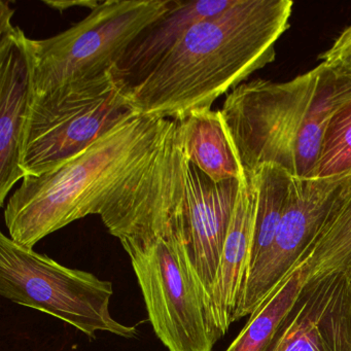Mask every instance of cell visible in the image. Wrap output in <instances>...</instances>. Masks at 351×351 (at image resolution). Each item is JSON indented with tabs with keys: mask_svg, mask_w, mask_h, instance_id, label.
Segmentation results:
<instances>
[{
	"mask_svg": "<svg viewBox=\"0 0 351 351\" xmlns=\"http://www.w3.org/2000/svg\"><path fill=\"white\" fill-rule=\"evenodd\" d=\"M291 0H237L189 28L171 52L126 95L136 114L182 120L275 60L289 28Z\"/></svg>",
	"mask_w": 351,
	"mask_h": 351,
	"instance_id": "1",
	"label": "cell"
},
{
	"mask_svg": "<svg viewBox=\"0 0 351 351\" xmlns=\"http://www.w3.org/2000/svg\"><path fill=\"white\" fill-rule=\"evenodd\" d=\"M350 99L351 82L320 63L283 83H242L219 112L244 173L268 164L311 178L326 125Z\"/></svg>",
	"mask_w": 351,
	"mask_h": 351,
	"instance_id": "2",
	"label": "cell"
},
{
	"mask_svg": "<svg viewBox=\"0 0 351 351\" xmlns=\"http://www.w3.org/2000/svg\"><path fill=\"white\" fill-rule=\"evenodd\" d=\"M170 119L135 112L71 161L40 176H26L5 210L9 236L34 248L47 236L88 215L151 157Z\"/></svg>",
	"mask_w": 351,
	"mask_h": 351,
	"instance_id": "3",
	"label": "cell"
},
{
	"mask_svg": "<svg viewBox=\"0 0 351 351\" xmlns=\"http://www.w3.org/2000/svg\"><path fill=\"white\" fill-rule=\"evenodd\" d=\"M172 0H106L69 29L45 40L27 38L34 95L84 83L112 71L143 29Z\"/></svg>",
	"mask_w": 351,
	"mask_h": 351,
	"instance_id": "4",
	"label": "cell"
},
{
	"mask_svg": "<svg viewBox=\"0 0 351 351\" xmlns=\"http://www.w3.org/2000/svg\"><path fill=\"white\" fill-rule=\"evenodd\" d=\"M0 295L75 326L94 339L97 332L138 336L135 326L110 314L114 287L93 273L69 268L0 234Z\"/></svg>",
	"mask_w": 351,
	"mask_h": 351,
	"instance_id": "5",
	"label": "cell"
},
{
	"mask_svg": "<svg viewBox=\"0 0 351 351\" xmlns=\"http://www.w3.org/2000/svg\"><path fill=\"white\" fill-rule=\"evenodd\" d=\"M134 114L110 71L45 95L32 93L22 147L24 173L53 171Z\"/></svg>",
	"mask_w": 351,
	"mask_h": 351,
	"instance_id": "6",
	"label": "cell"
},
{
	"mask_svg": "<svg viewBox=\"0 0 351 351\" xmlns=\"http://www.w3.org/2000/svg\"><path fill=\"white\" fill-rule=\"evenodd\" d=\"M149 319L169 351H211L221 338L210 299L178 234L124 247Z\"/></svg>",
	"mask_w": 351,
	"mask_h": 351,
	"instance_id": "7",
	"label": "cell"
},
{
	"mask_svg": "<svg viewBox=\"0 0 351 351\" xmlns=\"http://www.w3.org/2000/svg\"><path fill=\"white\" fill-rule=\"evenodd\" d=\"M350 176L320 180L293 176L287 210L272 245L248 272L236 320L252 315L297 266L319 231L337 191Z\"/></svg>",
	"mask_w": 351,
	"mask_h": 351,
	"instance_id": "8",
	"label": "cell"
},
{
	"mask_svg": "<svg viewBox=\"0 0 351 351\" xmlns=\"http://www.w3.org/2000/svg\"><path fill=\"white\" fill-rule=\"evenodd\" d=\"M264 351H351L349 273L308 276Z\"/></svg>",
	"mask_w": 351,
	"mask_h": 351,
	"instance_id": "9",
	"label": "cell"
},
{
	"mask_svg": "<svg viewBox=\"0 0 351 351\" xmlns=\"http://www.w3.org/2000/svg\"><path fill=\"white\" fill-rule=\"evenodd\" d=\"M15 11L0 0V205L25 178L21 167L26 120L34 93L27 36L12 22Z\"/></svg>",
	"mask_w": 351,
	"mask_h": 351,
	"instance_id": "10",
	"label": "cell"
},
{
	"mask_svg": "<svg viewBox=\"0 0 351 351\" xmlns=\"http://www.w3.org/2000/svg\"><path fill=\"white\" fill-rule=\"evenodd\" d=\"M239 186L238 180L213 182L186 162V203L180 239L210 302Z\"/></svg>",
	"mask_w": 351,
	"mask_h": 351,
	"instance_id": "11",
	"label": "cell"
},
{
	"mask_svg": "<svg viewBox=\"0 0 351 351\" xmlns=\"http://www.w3.org/2000/svg\"><path fill=\"white\" fill-rule=\"evenodd\" d=\"M237 0H172L169 10L131 43L110 73L123 96L143 81L171 52L189 28L221 15Z\"/></svg>",
	"mask_w": 351,
	"mask_h": 351,
	"instance_id": "12",
	"label": "cell"
},
{
	"mask_svg": "<svg viewBox=\"0 0 351 351\" xmlns=\"http://www.w3.org/2000/svg\"><path fill=\"white\" fill-rule=\"evenodd\" d=\"M258 188L254 176L240 180L239 193L211 293V306L221 337L236 322L250 269Z\"/></svg>",
	"mask_w": 351,
	"mask_h": 351,
	"instance_id": "13",
	"label": "cell"
},
{
	"mask_svg": "<svg viewBox=\"0 0 351 351\" xmlns=\"http://www.w3.org/2000/svg\"><path fill=\"white\" fill-rule=\"evenodd\" d=\"M178 121L186 160L215 182L243 180V169L219 110H201Z\"/></svg>",
	"mask_w": 351,
	"mask_h": 351,
	"instance_id": "14",
	"label": "cell"
},
{
	"mask_svg": "<svg viewBox=\"0 0 351 351\" xmlns=\"http://www.w3.org/2000/svg\"><path fill=\"white\" fill-rule=\"evenodd\" d=\"M302 262L309 268L310 277L350 272L351 176L337 191L319 231L299 263Z\"/></svg>",
	"mask_w": 351,
	"mask_h": 351,
	"instance_id": "15",
	"label": "cell"
},
{
	"mask_svg": "<svg viewBox=\"0 0 351 351\" xmlns=\"http://www.w3.org/2000/svg\"><path fill=\"white\" fill-rule=\"evenodd\" d=\"M247 174L254 176L258 188L250 272L274 241L287 210L293 176L279 166L268 164Z\"/></svg>",
	"mask_w": 351,
	"mask_h": 351,
	"instance_id": "16",
	"label": "cell"
},
{
	"mask_svg": "<svg viewBox=\"0 0 351 351\" xmlns=\"http://www.w3.org/2000/svg\"><path fill=\"white\" fill-rule=\"evenodd\" d=\"M308 275L309 268L306 263L298 264L256 308L226 351H264Z\"/></svg>",
	"mask_w": 351,
	"mask_h": 351,
	"instance_id": "17",
	"label": "cell"
},
{
	"mask_svg": "<svg viewBox=\"0 0 351 351\" xmlns=\"http://www.w3.org/2000/svg\"><path fill=\"white\" fill-rule=\"evenodd\" d=\"M351 176V99L330 117L311 178Z\"/></svg>",
	"mask_w": 351,
	"mask_h": 351,
	"instance_id": "18",
	"label": "cell"
},
{
	"mask_svg": "<svg viewBox=\"0 0 351 351\" xmlns=\"http://www.w3.org/2000/svg\"><path fill=\"white\" fill-rule=\"evenodd\" d=\"M319 60L335 75L351 82V25L341 32L326 52L319 55Z\"/></svg>",
	"mask_w": 351,
	"mask_h": 351,
	"instance_id": "19",
	"label": "cell"
},
{
	"mask_svg": "<svg viewBox=\"0 0 351 351\" xmlns=\"http://www.w3.org/2000/svg\"><path fill=\"white\" fill-rule=\"evenodd\" d=\"M43 3L50 7L51 9L56 10L59 13H63L66 10L77 7L86 8V9L93 11L101 3V1H97V0H43Z\"/></svg>",
	"mask_w": 351,
	"mask_h": 351,
	"instance_id": "20",
	"label": "cell"
},
{
	"mask_svg": "<svg viewBox=\"0 0 351 351\" xmlns=\"http://www.w3.org/2000/svg\"><path fill=\"white\" fill-rule=\"evenodd\" d=\"M349 280H350V287H351V271L349 272Z\"/></svg>",
	"mask_w": 351,
	"mask_h": 351,
	"instance_id": "21",
	"label": "cell"
}]
</instances>
